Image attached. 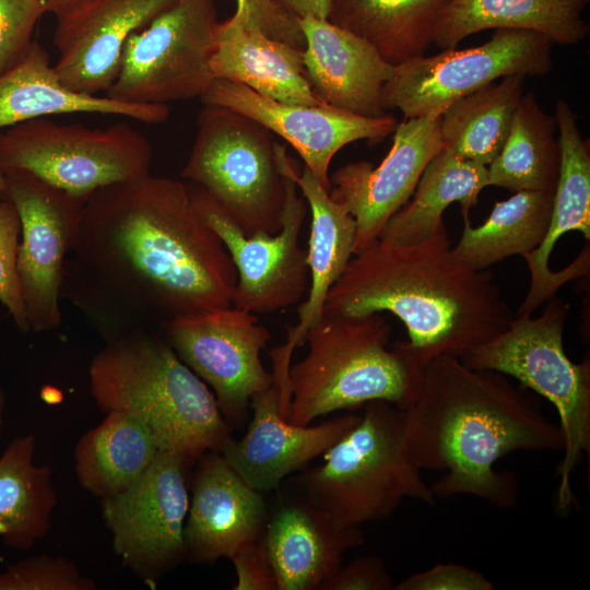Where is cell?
<instances>
[{"label":"cell","instance_id":"33","mask_svg":"<svg viewBox=\"0 0 590 590\" xmlns=\"http://www.w3.org/2000/svg\"><path fill=\"white\" fill-rule=\"evenodd\" d=\"M556 128L534 93H524L499 154L487 166L488 186L554 193L560 168Z\"/></svg>","mask_w":590,"mask_h":590},{"label":"cell","instance_id":"42","mask_svg":"<svg viewBox=\"0 0 590 590\" xmlns=\"http://www.w3.org/2000/svg\"><path fill=\"white\" fill-rule=\"evenodd\" d=\"M284 11L302 19L311 15L318 19L328 20L332 0H272Z\"/></svg>","mask_w":590,"mask_h":590},{"label":"cell","instance_id":"5","mask_svg":"<svg viewBox=\"0 0 590 590\" xmlns=\"http://www.w3.org/2000/svg\"><path fill=\"white\" fill-rule=\"evenodd\" d=\"M390 335L380 312L322 315L305 334L306 356L290 367L288 421L307 426L319 416L376 400L408 410L424 367L405 341L389 347Z\"/></svg>","mask_w":590,"mask_h":590},{"label":"cell","instance_id":"35","mask_svg":"<svg viewBox=\"0 0 590 590\" xmlns=\"http://www.w3.org/2000/svg\"><path fill=\"white\" fill-rule=\"evenodd\" d=\"M73 562L59 556L24 558L0 574V590H95Z\"/></svg>","mask_w":590,"mask_h":590},{"label":"cell","instance_id":"27","mask_svg":"<svg viewBox=\"0 0 590 590\" xmlns=\"http://www.w3.org/2000/svg\"><path fill=\"white\" fill-rule=\"evenodd\" d=\"M590 0H451L442 10L434 38L438 48H456L485 30H521L542 34L558 45L586 39L583 12Z\"/></svg>","mask_w":590,"mask_h":590},{"label":"cell","instance_id":"3","mask_svg":"<svg viewBox=\"0 0 590 590\" xmlns=\"http://www.w3.org/2000/svg\"><path fill=\"white\" fill-rule=\"evenodd\" d=\"M382 311L405 324L406 345L422 367L436 356L461 357L515 318L488 269L453 259L446 225L420 243L377 238L355 253L328 292L322 315Z\"/></svg>","mask_w":590,"mask_h":590},{"label":"cell","instance_id":"15","mask_svg":"<svg viewBox=\"0 0 590 590\" xmlns=\"http://www.w3.org/2000/svg\"><path fill=\"white\" fill-rule=\"evenodd\" d=\"M163 328L178 357L211 387L226 421L244 420L272 382L260 357L270 340L257 315L229 306L175 318Z\"/></svg>","mask_w":590,"mask_h":590},{"label":"cell","instance_id":"17","mask_svg":"<svg viewBox=\"0 0 590 590\" xmlns=\"http://www.w3.org/2000/svg\"><path fill=\"white\" fill-rule=\"evenodd\" d=\"M204 105L237 111L284 139L320 184L330 189L329 167L345 145L366 140L377 144L392 134L398 121L391 114L365 117L330 105H299L266 97L246 85L213 79L200 97Z\"/></svg>","mask_w":590,"mask_h":590},{"label":"cell","instance_id":"46","mask_svg":"<svg viewBox=\"0 0 590 590\" xmlns=\"http://www.w3.org/2000/svg\"><path fill=\"white\" fill-rule=\"evenodd\" d=\"M44 1H47V0H44Z\"/></svg>","mask_w":590,"mask_h":590},{"label":"cell","instance_id":"6","mask_svg":"<svg viewBox=\"0 0 590 590\" xmlns=\"http://www.w3.org/2000/svg\"><path fill=\"white\" fill-rule=\"evenodd\" d=\"M405 427V410L381 400L366 403L358 422L323 452V462L297 477L305 499L344 528L384 520L408 498L434 505L430 485L410 456Z\"/></svg>","mask_w":590,"mask_h":590},{"label":"cell","instance_id":"24","mask_svg":"<svg viewBox=\"0 0 590 590\" xmlns=\"http://www.w3.org/2000/svg\"><path fill=\"white\" fill-rule=\"evenodd\" d=\"M274 149L280 169L296 184L311 212L306 250L309 287L298 308V322L287 328L286 338L299 346L307 330L322 316L328 292L354 255L356 224L352 214L330 197L329 190L306 166L298 169L284 145L275 142Z\"/></svg>","mask_w":590,"mask_h":590},{"label":"cell","instance_id":"7","mask_svg":"<svg viewBox=\"0 0 590 590\" xmlns=\"http://www.w3.org/2000/svg\"><path fill=\"white\" fill-rule=\"evenodd\" d=\"M568 315L569 305L553 296L538 317L515 315L506 330L459 357L469 367L517 379L554 405L564 440L556 508L565 514L577 504L571 473L590 453V358L575 363L566 354Z\"/></svg>","mask_w":590,"mask_h":590},{"label":"cell","instance_id":"26","mask_svg":"<svg viewBox=\"0 0 590 590\" xmlns=\"http://www.w3.org/2000/svg\"><path fill=\"white\" fill-rule=\"evenodd\" d=\"M69 113L117 115L161 123L167 120L170 109L164 104H130L70 90L56 73L49 54L34 40L26 56L0 76V130L30 119Z\"/></svg>","mask_w":590,"mask_h":590},{"label":"cell","instance_id":"11","mask_svg":"<svg viewBox=\"0 0 590 590\" xmlns=\"http://www.w3.org/2000/svg\"><path fill=\"white\" fill-rule=\"evenodd\" d=\"M214 0H176L125 45L118 76L106 96L130 104L201 97L212 82Z\"/></svg>","mask_w":590,"mask_h":590},{"label":"cell","instance_id":"18","mask_svg":"<svg viewBox=\"0 0 590 590\" xmlns=\"http://www.w3.org/2000/svg\"><path fill=\"white\" fill-rule=\"evenodd\" d=\"M441 115L404 119L378 166L347 163L330 177V197L354 217V255L375 241L389 219L413 194L428 163L444 149Z\"/></svg>","mask_w":590,"mask_h":590},{"label":"cell","instance_id":"31","mask_svg":"<svg viewBox=\"0 0 590 590\" xmlns=\"http://www.w3.org/2000/svg\"><path fill=\"white\" fill-rule=\"evenodd\" d=\"M35 437H15L0 457V538L28 550L50 530L57 504L52 472L34 462Z\"/></svg>","mask_w":590,"mask_h":590},{"label":"cell","instance_id":"25","mask_svg":"<svg viewBox=\"0 0 590 590\" xmlns=\"http://www.w3.org/2000/svg\"><path fill=\"white\" fill-rule=\"evenodd\" d=\"M211 70L214 79L241 83L279 102L327 105L306 76L302 49L232 17L216 24Z\"/></svg>","mask_w":590,"mask_h":590},{"label":"cell","instance_id":"44","mask_svg":"<svg viewBox=\"0 0 590 590\" xmlns=\"http://www.w3.org/2000/svg\"><path fill=\"white\" fill-rule=\"evenodd\" d=\"M4 405H5L4 393H3V391L0 389V430H1L2 423H3V410H4Z\"/></svg>","mask_w":590,"mask_h":590},{"label":"cell","instance_id":"1","mask_svg":"<svg viewBox=\"0 0 590 590\" xmlns=\"http://www.w3.org/2000/svg\"><path fill=\"white\" fill-rule=\"evenodd\" d=\"M71 253L61 294L107 341L232 306L235 266L173 178L148 174L95 190Z\"/></svg>","mask_w":590,"mask_h":590},{"label":"cell","instance_id":"20","mask_svg":"<svg viewBox=\"0 0 590 590\" xmlns=\"http://www.w3.org/2000/svg\"><path fill=\"white\" fill-rule=\"evenodd\" d=\"M194 463L185 527L187 558L197 563L231 559L260 540L267 524L264 498L221 452L208 451Z\"/></svg>","mask_w":590,"mask_h":590},{"label":"cell","instance_id":"36","mask_svg":"<svg viewBox=\"0 0 590 590\" xmlns=\"http://www.w3.org/2000/svg\"><path fill=\"white\" fill-rule=\"evenodd\" d=\"M46 12L44 0H0V76L26 56Z\"/></svg>","mask_w":590,"mask_h":590},{"label":"cell","instance_id":"28","mask_svg":"<svg viewBox=\"0 0 590 590\" xmlns=\"http://www.w3.org/2000/svg\"><path fill=\"white\" fill-rule=\"evenodd\" d=\"M451 0H332L328 20L368 43L391 66L425 55Z\"/></svg>","mask_w":590,"mask_h":590},{"label":"cell","instance_id":"32","mask_svg":"<svg viewBox=\"0 0 590 590\" xmlns=\"http://www.w3.org/2000/svg\"><path fill=\"white\" fill-rule=\"evenodd\" d=\"M553 193L518 191L496 202L487 220L472 227L469 217L460 239L451 248L456 261L474 270H485L514 255L535 250L545 238Z\"/></svg>","mask_w":590,"mask_h":590},{"label":"cell","instance_id":"10","mask_svg":"<svg viewBox=\"0 0 590 590\" xmlns=\"http://www.w3.org/2000/svg\"><path fill=\"white\" fill-rule=\"evenodd\" d=\"M546 36L521 30H495L486 43L442 49L393 66L381 91L385 111L404 119L441 115L452 103L508 75L541 76L553 67Z\"/></svg>","mask_w":590,"mask_h":590},{"label":"cell","instance_id":"41","mask_svg":"<svg viewBox=\"0 0 590 590\" xmlns=\"http://www.w3.org/2000/svg\"><path fill=\"white\" fill-rule=\"evenodd\" d=\"M231 560L237 576L234 590H278L273 568L259 541L241 547Z\"/></svg>","mask_w":590,"mask_h":590},{"label":"cell","instance_id":"8","mask_svg":"<svg viewBox=\"0 0 590 590\" xmlns=\"http://www.w3.org/2000/svg\"><path fill=\"white\" fill-rule=\"evenodd\" d=\"M181 176L202 188L247 234H275L286 200L271 132L237 111L204 105Z\"/></svg>","mask_w":590,"mask_h":590},{"label":"cell","instance_id":"30","mask_svg":"<svg viewBox=\"0 0 590 590\" xmlns=\"http://www.w3.org/2000/svg\"><path fill=\"white\" fill-rule=\"evenodd\" d=\"M160 451L150 430L132 416L106 412L74 449L80 485L97 497L120 493L134 484Z\"/></svg>","mask_w":590,"mask_h":590},{"label":"cell","instance_id":"2","mask_svg":"<svg viewBox=\"0 0 590 590\" xmlns=\"http://www.w3.org/2000/svg\"><path fill=\"white\" fill-rule=\"evenodd\" d=\"M405 412L412 460L421 470L441 472L430 484L436 499L470 495L510 508L518 498L517 476L497 470V461L515 451L564 447L558 423L527 388L452 355L424 366L417 396Z\"/></svg>","mask_w":590,"mask_h":590},{"label":"cell","instance_id":"14","mask_svg":"<svg viewBox=\"0 0 590 590\" xmlns=\"http://www.w3.org/2000/svg\"><path fill=\"white\" fill-rule=\"evenodd\" d=\"M2 174L0 199L14 204L21 222L16 268L28 327L51 331L61 323L66 260L76 243L86 199L24 170Z\"/></svg>","mask_w":590,"mask_h":590},{"label":"cell","instance_id":"45","mask_svg":"<svg viewBox=\"0 0 590 590\" xmlns=\"http://www.w3.org/2000/svg\"><path fill=\"white\" fill-rule=\"evenodd\" d=\"M2 178H3V175H2V173L0 172V190H1V187H2Z\"/></svg>","mask_w":590,"mask_h":590},{"label":"cell","instance_id":"29","mask_svg":"<svg viewBox=\"0 0 590 590\" xmlns=\"http://www.w3.org/2000/svg\"><path fill=\"white\" fill-rule=\"evenodd\" d=\"M487 186V166L442 149L424 169L412 200L389 219L378 238L420 243L445 225L442 214L452 202L460 203L463 219H468Z\"/></svg>","mask_w":590,"mask_h":590},{"label":"cell","instance_id":"4","mask_svg":"<svg viewBox=\"0 0 590 590\" xmlns=\"http://www.w3.org/2000/svg\"><path fill=\"white\" fill-rule=\"evenodd\" d=\"M91 396L106 412L142 423L163 451L193 459L233 437L214 393L166 339L148 330L107 341L88 367Z\"/></svg>","mask_w":590,"mask_h":590},{"label":"cell","instance_id":"43","mask_svg":"<svg viewBox=\"0 0 590 590\" xmlns=\"http://www.w3.org/2000/svg\"><path fill=\"white\" fill-rule=\"evenodd\" d=\"M86 1L87 0H47V12L54 14L58 19Z\"/></svg>","mask_w":590,"mask_h":590},{"label":"cell","instance_id":"21","mask_svg":"<svg viewBox=\"0 0 590 590\" xmlns=\"http://www.w3.org/2000/svg\"><path fill=\"white\" fill-rule=\"evenodd\" d=\"M560 168L553 193L552 213L547 233L542 244L522 256L530 271V287L516 312L532 315L542 304L555 296L569 280L589 272V245L578 258L562 271L553 272L548 259L556 241L569 231H578L590 238V151L578 127L577 116L570 105L558 98L555 107Z\"/></svg>","mask_w":590,"mask_h":590},{"label":"cell","instance_id":"40","mask_svg":"<svg viewBox=\"0 0 590 590\" xmlns=\"http://www.w3.org/2000/svg\"><path fill=\"white\" fill-rule=\"evenodd\" d=\"M394 583L385 560L376 555L357 557L341 566L318 590H392Z\"/></svg>","mask_w":590,"mask_h":590},{"label":"cell","instance_id":"38","mask_svg":"<svg viewBox=\"0 0 590 590\" xmlns=\"http://www.w3.org/2000/svg\"><path fill=\"white\" fill-rule=\"evenodd\" d=\"M233 20L255 27L267 36L304 50L305 38L298 19L291 15L272 0H236Z\"/></svg>","mask_w":590,"mask_h":590},{"label":"cell","instance_id":"34","mask_svg":"<svg viewBox=\"0 0 590 590\" xmlns=\"http://www.w3.org/2000/svg\"><path fill=\"white\" fill-rule=\"evenodd\" d=\"M526 78L505 76L452 103L441 114L444 149L488 166L508 137Z\"/></svg>","mask_w":590,"mask_h":590},{"label":"cell","instance_id":"19","mask_svg":"<svg viewBox=\"0 0 590 590\" xmlns=\"http://www.w3.org/2000/svg\"><path fill=\"white\" fill-rule=\"evenodd\" d=\"M175 1L87 0L58 17L54 68L61 82L82 94L106 93L118 76L128 37Z\"/></svg>","mask_w":590,"mask_h":590},{"label":"cell","instance_id":"39","mask_svg":"<svg viewBox=\"0 0 590 590\" xmlns=\"http://www.w3.org/2000/svg\"><path fill=\"white\" fill-rule=\"evenodd\" d=\"M494 583L480 571L460 564H437L408 576L394 590H492Z\"/></svg>","mask_w":590,"mask_h":590},{"label":"cell","instance_id":"12","mask_svg":"<svg viewBox=\"0 0 590 590\" xmlns=\"http://www.w3.org/2000/svg\"><path fill=\"white\" fill-rule=\"evenodd\" d=\"M196 459L160 450L130 487L102 498V516L121 563L155 583L187 558L185 527Z\"/></svg>","mask_w":590,"mask_h":590},{"label":"cell","instance_id":"13","mask_svg":"<svg viewBox=\"0 0 590 590\" xmlns=\"http://www.w3.org/2000/svg\"><path fill=\"white\" fill-rule=\"evenodd\" d=\"M282 174L286 200L282 226L275 234L247 235L202 188L188 187L198 216L220 237L235 266L232 306L255 315L287 308L309 287L307 253L299 245L308 205L293 179Z\"/></svg>","mask_w":590,"mask_h":590},{"label":"cell","instance_id":"37","mask_svg":"<svg viewBox=\"0 0 590 590\" xmlns=\"http://www.w3.org/2000/svg\"><path fill=\"white\" fill-rule=\"evenodd\" d=\"M21 222L14 204L0 201V302L7 307L16 326L30 330L17 275V249Z\"/></svg>","mask_w":590,"mask_h":590},{"label":"cell","instance_id":"16","mask_svg":"<svg viewBox=\"0 0 590 590\" xmlns=\"http://www.w3.org/2000/svg\"><path fill=\"white\" fill-rule=\"evenodd\" d=\"M293 346L285 342L272 349L270 387L251 398L252 417L244 437L239 440L232 437L220 451L227 463L261 493L276 488L285 476L323 455L361 417V414L349 413L315 426H300L281 415Z\"/></svg>","mask_w":590,"mask_h":590},{"label":"cell","instance_id":"23","mask_svg":"<svg viewBox=\"0 0 590 590\" xmlns=\"http://www.w3.org/2000/svg\"><path fill=\"white\" fill-rule=\"evenodd\" d=\"M278 590H315L341 566L344 554L364 543L361 528L337 526L307 499L283 505L259 540Z\"/></svg>","mask_w":590,"mask_h":590},{"label":"cell","instance_id":"9","mask_svg":"<svg viewBox=\"0 0 590 590\" xmlns=\"http://www.w3.org/2000/svg\"><path fill=\"white\" fill-rule=\"evenodd\" d=\"M152 146L127 122L106 129L39 117L0 134V172L24 170L87 199L95 190L150 174Z\"/></svg>","mask_w":590,"mask_h":590},{"label":"cell","instance_id":"22","mask_svg":"<svg viewBox=\"0 0 590 590\" xmlns=\"http://www.w3.org/2000/svg\"><path fill=\"white\" fill-rule=\"evenodd\" d=\"M306 76L327 105L365 117L386 114L381 91L393 66L365 40L329 20L298 19Z\"/></svg>","mask_w":590,"mask_h":590}]
</instances>
